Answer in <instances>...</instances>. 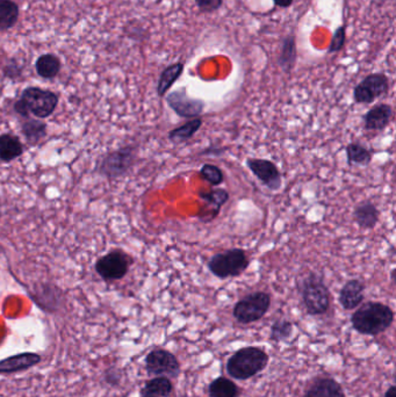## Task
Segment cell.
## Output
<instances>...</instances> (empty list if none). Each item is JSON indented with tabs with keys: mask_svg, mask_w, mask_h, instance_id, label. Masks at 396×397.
<instances>
[{
	"mask_svg": "<svg viewBox=\"0 0 396 397\" xmlns=\"http://www.w3.org/2000/svg\"><path fill=\"white\" fill-rule=\"evenodd\" d=\"M345 28L344 27H339L336 32H335L334 37L331 40L330 47H329V52H337L343 48L345 43Z\"/></svg>",
	"mask_w": 396,
	"mask_h": 397,
	"instance_id": "31",
	"label": "cell"
},
{
	"mask_svg": "<svg viewBox=\"0 0 396 397\" xmlns=\"http://www.w3.org/2000/svg\"><path fill=\"white\" fill-rule=\"evenodd\" d=\"M250 261L246 250L234 247L209 258L207 269L214 276L224 280L242 276L249 267Z\"/></svg>",
	"mask_w": 396,
	"mask_h": 397,
	"instance_id": "5",
	"label": "cell"
},
{
	"mask_svg": "<svg viewBox=\"0 0 396 397\" xmlns=\"http://www.w3.org/2000/svg\"><path fill=\"white\" fill-rule=\"evenodd\" d=\"M394 322V312L382 302L368 301L360 305L351 316V323L362 335L378 336Z\"/></svg>",
	"mask_w": 396,
	"mask_h": 397,
	"instance_id": "1",
	"label": "cell"
},
{
	"mask_svg": "<svg viewBox=\"0 0 396 397\" xmlns=\"http://www.w3.org/2000/svg\"><path fill=\"white\" fill-rule=\"evenodd\" d=\"M59 103V96L52 91L40 88H27L23 90L21 98L14 103V110L23 118L34 115L39 119H46L55 112Z\"/></svg>",
	"mask_w": 396,
	"mask_h": 397,
	"instance_id": "4",
	"label": "cell"
},
{
	"mask_svg": "<svg viewBox=\"0 0 396 397\" xmlns=\"http://www.w3.org/2000/svg\"><path fill=\"white\" fill-rule=\"evenodd\" d=\"M21 132L30 145H35L47 135V125L37 119L27 118L21 125Z\"/></svg>",
	"mask_w": 396,
	"mask_h": 397,
	"instance_id": "24",
	"label": "cell"
},
{
	"mask_svg": "<svg viewBox=\"0 0 396 397\" xmlns=\"http://www.w3.org/2000/svg\"><path fill=\"white\" fill-rule=\"evenodd\" d=\"M348 165L367 166L373 159V151L364 147L360 142L348 143L345 147Z\"/></svg>",
	"mask_w": 396,
	"mask_h": 397,
	"instance_id": "21",
	"label": "cell"
},
{
	"mask_svg": "<svg viewBox=\"0 0 396 397\" xmlns=\"http://www.w3.org/2000/svg\"><path fill=\"white\" fill-rule=\"evenodd\" d=\"M271 307V295L266 292H253L241 298L232 310L235 320L241 324H250L261 320Z\"/></svg>",
	"mask_w": 396,
	"mask_h": 397,
	"instance_id": "6",
	"label": "cell"
},
{
	"mask_svg": "<svg viewBox=\"0 0 396 397\" xmlns=\"http://www.w3.org/2000/svg\"><path fill=\"white\" fill-rule=\"evenodd\" d=\"M173 385L166 376H157L148 381L141 389V397H170L172 394Z\"/></svg>",
	"mask_w": 396,
	"mask_h": 397,
	"instance_id": "19",
	"label": "cell"
},
{
	"mask_svg": "<svg viewBox=\"0 0 396 397\" xmlns=\"http://www.w3.org/2000/svg\"><path fill=\"white\" fill-rule=\"evenodd\" d=\"M18 18V5L12 0H0V32L14 26Z\"/></svg>",
	"mask_w": 396,
	"mask_h": 397,
	"instance_id": "27",
	"label": "cell"
},
{
	"mask_svg": "<svg viewBox=\"0 0 396 397\" xmlns=\"http://www.w3.org/2000/svg\"><path fill=\"white\" fill-rule=\"evenodd\" d=\"M183 71V63H176V64H172V65L168 66L166 69H164V71L161 72V77H159V81H158V96H166V93L169 92L170 88H172V85L179 79Z\"/></svg>",
	"mask_w": 396,
	"mask_h": 397,
	"instance_id": "23",
	"label": "cell"
},
{
	"mask_svg": "<svg viewBox=\"0 0 396 397\" xmlns=\"http://www.w3.org/2000/svg\"><path fill=\"white\" fill-rule=\"evenodd\" d=\"M166 103L179 118L188 120L199 118V115H201L205 110V103L201 99L188 96L185 88L170 93L166 96Z\"/></svg>",
	"mask_w": 396,
	"mask_h": 397,
	"instance_id": "11",
	"label": "cell"
},
{
	"mask_svg": "<svg viewBox=\"0 0 396 397\" xmlns=\"http://www.w3.org/2000/svg\"><path fill=\"white\" fill-rule=\"evenodd\" d=\"M246 164L253 176L270 191H279L283 186V174L272 161L265 159H248Z\"/></svg>",
	"mask_w": 396,
	"mask_h": 397,
	"instance_id": "12",
	"label": "cell"
},
{
	"mask_svg": "<svg viewBox=\"0 0 396 397\" xmlns=\"http://www.w3.org/2000/svg\"><path fill=\"white\" fill-rule=\"evenodd\" d=\"M385 397H396V387L390 386L385 393Z\"/></svg>",
	"mask_w": 396,
	"mask_h": 397,
	"instance_id": "36",
	"label": "cell"
},
{
	"mask_svg": "<svg viewBox=\"0 0 396 397\" xmlns=\"http://www.w3.org/2000/svg\"><path fill=\"white\" fill-rule=\"evenodd\" d=\"M35 69L39 76L47 79H52L59 74L61 70V62L59 57H56L52 54H46L37 59L35 63Z\"/></svg>",
	"mask_w": 396,
	"mask_h": 397,
	"instance_id": "26",
	"label": "cell"
},
{
	"mask_svg": "<svg viewBox=\"0 0 396 397\" xmlns=\"http://www.w3.org/2000/svg\"><path fill=\"white\" fill-rule=\"evenodd\" d=\"M273 3L279 8H290L293 4V0H273Z\"/></svg>",
	"mask_w": 396,
	"mask_h": 397,
	"instance_id": "35",
	"label": "cell"
},
{
	"mask_svg": "<svg viewBox=\"0 0 396 397\" xmlns=\"http://www.w3.org/2000/svg\"><path fill=\"white\" fill-rule=\"evenodd\" d=\"M146 369L149 375L176 378L180 373V365L175 354L166 349H158L148 354Z\"/></svg>",
	"mask_w": 396,
	"mask_h": 397,
	"instance_id": "10",
	"label": "cell"
},
{
	"mask_svg": "<svg viewBox=\"0 0 396 397\" xmlns=\"http://www.w3.org/2000/svg\"><path fill=\"white\" fill-rule=\"evenodd\" d=\"M297 59V49H295V40L293 37H287L284 42L283 50L279 56V64L283 68L285 72H290L293 69L294 63Z\"/></svg>",
	"mask_w": 396,
	"mask_h": 397,
	"instance_id": "28",
	"label": "cell"
},
{
	"mask_svg": "<svg viewBox=\"0 0 396 397\" xmlns=\"http://www.w3.org/2000/svg\"><path fill=\"white\" fill-rule=\"evenodd\" d=\"M120 379H121V375H120V371L118 369H110V371H106L105 380H106L107 383H110V386H118L120 383Z\"/></svg>",
	"mask_w": 396,
	"mask_h": 397,
	"instance_id": "33",
	"label": "cell"
},
{
	"mask_svg": "<svg viewBox=\"0 0 396 397\" xmlns=\"http://www.w3.org/2000/svg\"><path fill=\"white\" fill-rule=\"evenodd\" d=\"M297 288L309 315H324L330 308V291L319 273L309 272L302 276L297 280Z\"/></svg>",
	"mask_w": 396,
	"mask_h": 397,
	"instance_id": "2",
	"label": "cell"
},
{
	"mask_svg": "<svg viewBox=\"0 0 396 397\" xmlns=\"http://www.w3.org/2000/svg\"><path fill=\"white\" fill-rule=\"evenodd\" d=\"M292 334H293V323L290 320L280 318L272 324L270 338H271L272 342L275 343L285 342L287 339L290 338Z\"/></svg>",
	"mask_w": 396,
	"mask_h": 397,
	"instance_id": "29",
	"label": "cell"
},
{
	"mask_svg": "<svg viewBox=\"0 0 396 397\" xmlns=\"http://www.w3.org/2000/svg\"><path fill=\"white\" fill-rule=\"evenodd\" d=\"M304 397H345V394L336 380L322 378L313 383Z\"/></svg>",
	"mask_w": 396,
	"mask_h": 397,
	"instance_id": "18",
	"label": "cell"
},
{
	"mask_svg": "<svg viewBox=\"0 0 396 397\" xmlns=\"http://www.w3.org/2000/svg\"><path fill=\"white\" fill-rule=\"evenodd\" d=\"M132 259L125 251H110L106 256L98 259L96 271L103 279L120 280L128 273Z\"/></svg>",
	"mask_w": 396,
	"mask_h": 397,
	"instance_id": "8",
	"label": "cell"
},
{
	"mask_svg": "<svg viewBox=\"0 0 396 397\" xmlns=\"http://www.w3.org/2000/svg\"><path fill=\"white\" fill-rule=\"evenodd\" d=\"M268 364V356L264 349L249 346L236 351L227 361L226 369L234 379L249 380L264 371Z\"/></svg>",
	"mask_w": 396,
	"mask_h": 397,
	"instance_id": "3",
	"label": "cell"
},
{
	"mask_svg": "<svg viewBox=\"0 0 396 397\" xmlns=\"http://www.w3.org/2000/svg\"><path fill=\"white\" fill-rule=\"evenodd\" d=\"M394 110L388 103H379L363 116L364 129L367 132H382L392 121Z\"/></svg>",
	"mask_w": 396,
	"mask_h": 397,
	"instance_id": "14",
	"label": "cell"
},
{
	"mask_svg": "<svg viewBox=\"0 0 396 397\" xmlns=\"http://www.w3.org/2000/svg\"><path fill=\"white\" fill-rule=\"evenodd\" d=\"M199 196L205 203V207L199 214V220L205 223H209L215 220L220 214L221 208L229 201V198H230L229 192L224 188H214L208 192H200Z\"/></svg>",
	"mask_w": 396,
	"mask_h": 397,
	"instance_id": "13",
	"label": "cell"
},
{
	"mask_svg": "<svg viewBox=\"0 0 396 397\" xmlns=\"http://www.w3.org/2000/svg\"><path fill=\"white\" fill-rule=\"evenodd\" d=\"M23 154V145L18 137L11 134L0 135V159L12 162Z\"/></svg>",
	"mask_w": 396,
	"mask_h": 397,
	"instance_id": "22",
	"label": "cell"
},
{
	"mask_svg": "<svg viewBox=\"0 0 396 397\" xmlns=\"http://www.w3.org/2000/svg\"><path fill=\"white\" fill-rule=\"evenodd\" d=\"M388 78L385 74H370L355 88L353 99L357 103L370 105L378 98L385 96L388 92Z\"/></svg>",
	"mask_w": 396,
	"mask_h": 397,
	"instance_id": "9",
	"label": "cell"
},
{
	"mask_svg": "<svg viewBox=\"0 0 396 397\" xmlns=\"http://www.w3.org/2000/svg\"><path fill=\"white\" fill-rule=\"evenodd\" d=\"M199 174L201 176L202 181H207L212 186H220L221 184H224L226 179L224 171L214 164H204L199 171Z\"/></svg>",
	"mask_w": 396,
	"mask_h": 397,
	"instance_id": "30",
	"label": "cell"
},
{
	"mask_svg": "<svg viewBox=\"0 0 396 397\" xmlns=\"http://www.w3.org/2000/svg\"><path fill=\"white\" fill-rule=\"evenodd\" d=\"M21 74V69L20 66L17 64V63H12V64H8L6 68H5V76L8 78L19 77Z\"/></svg>",
	"mask_w": 396,
	"mask_h": 397,
	"instance_id": "34",
	"label": "cell"
},
{
	"mask_svg": "<svg viewBox=\"0 0 396 397\" xmlns=\"http://www.w3.org/2000/svg\"><path fill=\"white\" fill-rule=\"evenodd\" d=\"M202 123H204L202 119H192V120L185 122L184 125L170 130L168 137L172 143H185V142L191 140L192 137L195 136V134L200 130Z\"/></svg>",
	"mask_w": 396,
	"mask_h": 397,
	"instance_id": "20",
	"label": "cell"
},
{
	"mask_svg": "<svg viewBox=\"0 0 396 397\" xmlns=\"http://www.w3.org/2000/svg\"><path fill=\"white\" fill-rule=\"evenodd\" d=\"M353 220L360 229L372 230L378 225L379 220H380V212L375 203L365 200L358 203L353 210Z\"/></svg>",
	"mask_w": 396,
	"mask_h": 397,
	"instance_id": "17",
	"label": "cell"
},
{
	"mask_svg": "<svg viewBox=\"0 0 396 397\" xmlns=\"http://www.w3.org/2000/svg\"><path fill=\"white\" fill-rule=\"evenodd\" d=\"M136 161V149L132 145L120 147L107 154L100 163L99 172L110 179L123 176L132 169Z\"/></svg>",
	"mask_w": 396,
	"mask_h": 397,
	"instance_id": "7",
	"label": "cell"
},
{
	"mask_svg": "<svg viewBox=\"0 0 396 397\" xmlns=\"http://www.w3.org/2000/svg\"><path fill=\"white\" fill-rule=\"evenodd\" d=\"M209 397H237L239 388L231 380L219 376L208 387Z\"/></svg>",
	"mask_w": 396,
	"mask_h": 397,
	"instance_id": "25",
	"label": "cell"
},
{
	"mask_svg": "<svg viewBox=\"0 0 396 397\" xmlns=\"http://www.w3.org/2000/svg\"><path fill=\"white\" fill-rule=\"evenodd\" d=\"M195 3L200 8V11L209 13L219 10L222 5V0H195Z\"/></svg>",
	"mask_w": 396,
	"mask_h": 397,
	"instance_id": "32",
	"label": "cell"
},
{
	"mask_svg": "<svg viewBox=\"0 0 396 397\" xmlns=\"http://www.w3.org/2000/svg\"><path fill=\"white\" fill-rule=\"evenodd\" d=\"M41 356L37 353L23 352L0 360V374H12L26 371L40 364Z\"/></svg>",
	"mask_w": 396,
	"mask_h": 397,
	"instance_id": "16",
	"label": "cell"
},
{
	"mask_svg": "<svg viewBox=\"0 0 396 397\" xmlns=\"http://www.w3.org/2000/svg\"><path fill=\"white\" fill-rule=\"evenodd\" d=\"M365 298V283L359 279H350L341 287L338 301L345 310H353L363 303Z\"/></svg>",
	"mask_w": 396,
	"mask_h": 397,
	"instance_id": "15",
	"label": "cell"
}]
</instances>
